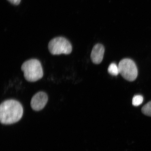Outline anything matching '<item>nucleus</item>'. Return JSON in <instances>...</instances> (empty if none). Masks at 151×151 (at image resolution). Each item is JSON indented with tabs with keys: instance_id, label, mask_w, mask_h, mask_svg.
Wrapping results in <instances>:
<instances>
[{
	"instance_id": "f257e3e1",
	"label": "nucleus",
	"mask_w": 151,
	"mask_h": 151,
	"mask_svg": "<svg viewBox=\"0 0 151 151\" xmlns=\"http://www.w3.org/2000/svg\"><path fill=\"white\" fill-rule=\"evenodd\" d=\"M23 114V107L16 100H6L0 106V120L3 124H9L18 122Z\"/></svg>"
},
{
	"instance_id": "39448f33",
	"label": "nucleus",
	"mask_w": 151,
	"mask_h": 151,
	"mask_svg": "<svg viewBox=\"0 0 151 151\" xmlns=\"http://www.w3.org/2000/svg\"><path fill=\"white\" fill-rule=\"evenodd\" d=\"M48 101V97L46 93L42 91L38 92L31 99L32 108L35 111L42 110L46 105Z\"/></svg>"
},
{
	"instance_id": "6e6552de",
	"label": "nucleus",
	"mask_w": 151,
	"mask_h": 151,
	"mask_svg": "<svg viewBox=\"0 0 151 151\" xmlns=\"http://www.w3.org/2000/svg\"><path fill=\"white\" fill-rule=\"evenodd\" d=\"M141 111L146 116H151V101L145 105L142 108Z\"/></svg>"
},
{
	"instance_id": "0eeeda50",
	"label": "nucleus",
	"mask_w": 151,
	"mask_h": 151,
	"mask_svg": "<svg viewBox=\"0 0 151 151\" xmlns=\"http://www.w3.org/2000/svg\"><path fill=\"white\" fill-rule=\"evenodd\" d=\"M108 71L109 74L114 76H116L120 73L118 66L114 63H111L109 65Z\"/></svg>"
},
{
	"instance_id": "7ed1b4c3",
	"label": "nucleus",
	"mask_w": 151,
	"mask_h": 151,
	"mask_svg": "<svg viewBox=\"0 0 151 151\" xmlns=\"http://www.w3.org/2000/svg\"><path fill=\"white\" fill-rule=\"evenodd\" d=\"M48 48L49 51L53 55L69 54L72 51L71 43L63 37H56L52 39L49 43Z\"/></svg>"
},
{
	"instance_id": "f03ea898",
	"label": "nucleus",
	"mask_w": 151,
	"mask_h": 151,
	"mask_svg": "<svg viewBox=\"0 0 151 151\" xmlns=\"http://www.w3.org/2000/svg\"><path fill=\"white\" fill-rule=\"evenodd\" d=\"M21 69L24 78L30 82H35L42 78L43 72L42 65L39 60L30 59L22 64Z\"/></svg>"
},
{
	"instance_id": "20e7f679",
	"label": "nucleus",
	"mask_w": 151,
	"mask_h": 151,
	"mask_svg": "<svg viewBox=\"0 0 151 151\" xmlns=\"http://www.w3.org/2000/svg\"><path fill=\"white\" fill-rule=\"evenodd\" d=\"M118 66L120 73L125 80L132 82L136 79L138 70L137 65L133 60L129 58L123 59Z\"/></svg>"
},
{
	"instance_id": "9d476101",
	"label": "nucleus",
	"mask_w": 151,
	"mask_h": 151,
	"mask_svg": "<svg viewBox=\"0 0 151 151\" xmlns=\"http://www.w3.org/2000/svg\"><path fill=\"white\" fill-rule=\"evenodd\" d=\"M21 0H8L9 2L15 5H18L20 3Z\"/></svg>"
},
{
	"instance_id": "1a4fd4ad",
	"label": "nucleus",
	"mask_w": 151,
	"mask_h": 151,
	"mask_svg": "<svg viewBox=\"0 0 151 151\" xmlns=\"http://www.w3.org/2000/svg\"><path fill=\"white\" fill-rule=\"evenodd\" d=\"M143 98L142 96L139 95H136L132 99V104L134 106H138L143 103Z\"/></svg>"
},
{
	"instance_id": "423d86ee",
	"label": "nucleus",
	"mask_w": 151,
	"mask_h": 151,
	"mask_svg": "<svg viewBox=\"0 0 151 151\" xmlns=\"http://www.w3.org/2000/svg\"><path fill=\"white\" fill-rule=\"evenodd\" d=\"M105 48L102 45L97 44L93 47L91 54V58L94 64H99L103 61Z\"/></svg>"
}]
</instances>
